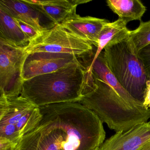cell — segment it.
<instances>
[{"label": "cell", "instance_id": "cell-4", "mask_svg": "<svg viewBox=\"0 0 150 150\" xmlns=\"http://www.w3.org/2000/svg\"><path fill=\"white\" fill-rule=\"evenodd\" d=\"M103 50L110 71L132 96L143 103L146 84L149 79L129 36L108 44Z\"/></svg>", "mask_w": 150, "mask_h": 150}, {"label": "cell", "instance_id": "cell-7", "mask_svg": "<svg viewBox=\"0 0 150 150\" xmlns=\"http://www.w3.org/2000/svg\"><path fill=\"white\" fill-rule=\"evenodd\" d=\"M79 61L77 57L67 53L37 52L28 54L23 64V80L53 72Z\"/></svg>", "mask_w": 150, "mask_h": 150}, {"label": "cell", "instance_id": "cell-9", "mask_svg": "<svg viewBox=\"0 0 150 150\" xmlns=\"http://www.w3.org/2000/svg\"><path fill=\"white\" fill-rule=\"evenodd\" d=\"M150 140V121L119 131L104 141L99 150H139Z\"/></svg>", "mask_w": 150, "mask_h": 150}, {"label": "cell", "instance_id": "cell-10", "mask_svg": "<svg viewBox=\"0 0 150 150\" xmlns=\"http://www.w3.org/2000/svg\"><path fill=\"white\" fill-rule=\"evenodd\" d=\"M41 14L60 25L74 14L79 5L90 2V0H23Z\"/></svg>", "mask_w": 150, "mask_h": 150}, {"label": "cell", "instance_id": "cell-8", "mask_svg": "<svg viewBox=\"0 0 150 150\" xmlns=\"http://www.w3.org/2000/svg\"><path fill=\"white\" fill-rule=\"evenodd\" d=\"M34 105L21 96L8 99L0 95V137L12 141L19 139L16 133V124Z\"/></svg>", "mask_w": 150, "mask_h": 150}, {"label": "cell", "instance_id": "cell-2", "mask_svg": "<svg viewBox=\"0 0 150 150\" xmlns=\"http://www.w3.org/2000/svg\"><path fill=\"white\" fill-rule=\"evenodd\" d=\"M87 70L79 103L93 111L111 129L125 131L150 118V108L133 105L111 86Z\"/></svg>", "mask_w": 150, "mask_h": 150}, {"label": "cell", "instance_id": "cell-20", "mask_svg": "<svg viewBox=\"0 0 150 150\" xmlns=\"http://www.w3.org/2000/svg\"><path fill=\"white\" fill-rule=\"evenodd\" d=\"M17 145L6 138L0 137V150H16Z\"/></svg>", "mask_w": 150, "mask_h": 150}, {"label": "cell", "instance_id": "cell-15", "mask_svg": "<svg viewBox=\"0 0 150 150\" xmlns=\"http://www.w3.org/2000/svg\"><path fill=\"white\" fill-rule=\"evenodd\" d=\"M107 6L126 23L133 21H141L146 8L139 0H108Z\"/></svg>", "mask_w": 150, "mask_h": 150}, {"label": "cell", "instance_id": "cell-17", "mask_svg": "<svg viewBox=\"0 0 150 150\" xmlns=\"http://www.w3.org/2000/svg\"><path fill=\"white\" fill-rule=\"evenodd\" d=\"M129 37L133 44L136 52L150 44V20L140 21L138 28L130 31Z\"/></svg>", "mask_w": 150, "mask_h": 150}, {"label": "cell", "instance_id": "cell-11", "mask_svg": "<svg viewBox=\"0 0 150 150\" xmlns=\"http://www.w3.org/2000/svg\"><path fill=\"white\" fill-rule=\"evenodd\" d=\"M109 22L106 19L90 16L82 17L75 13L60 25L97 48L100 33L103 27Z\"/></svg>", "mask_w": 150, "mask_h": 150}, {"label": "cell", "instance_id": "cell-13", "mask_svg": "<svg viewBox=\"0 0 150 150\" xmlns=\"http://www.w3.org/2000/svg\"><path fill=\"white\" fill-rule=\"evenodd\" d=\"M0 39L21 47H26L29 41L14 19L0 8Z\"/></svg>", "mask_w": 150, "mask_h": 150}, {"label": "cell", "instance_id": "cell-5", "mask_svg": "<svg viewBox=\"0 0 150 150\" xmlns=\"http://www.w3.org/2000/svg\"><path fill=\"white\" fill-rule=\"evenodd\" d=\"M27 55L37 52L67 53L79 59L94 56L93 46L69 32L61 25H54L41 31L25 47Z\"/></svg>", "mask_w": 150, "mask_h": 150}, {"label": "cell", "instance_id": "cell-16", "mask_svg": "<svg viewBox=\"0 0 150 150\" xmlns=\"http://www.w3.org/2000/svg\"><path fill=\"white\" fill-rule=\"evenodd\" d=\"M42 119L41 109L35 105L23 115L16 126L20 142L25 135L37 127Z\"/></svg>", "mask_w": 150, "mask_h": 150}, {"label": "cell", "instance_id": "cell-12", "mask_svg": "<svg viewBox=\"0 0 150 150\" xmlns=\"http://www.w3.org/2000/svg\"><path fill=\"white\" fill-rule=\"evenodd\" d=\"M0 8L14 19L24 22L38 32L47 29L41 24L40 13L23 0H1Z\"/></svg>", "mask_w": 150, "mask_h": 150}, {"label": "cell", "instance_id": "cell-1", "mask_svg": "<svg viewBox=\"0 0 150 150\" xmlns=\"http://www.w3.org/2000/svg\"><path fill=\"white\" fill-rule=\"evenodd\" d=\"M42 119L16 150H99L106 137L102 121L79 103L40 107Z\"/></svg>", "mask_w": 150, "mask_h": 150}, {"label": "cell", "instance_id": "cell-19", "mask_svg": "<svg viewBox=\"0 0 150 150\" xmlns=\"http://www.w3.org/2000/svg\"><path fill=\"white\" fill-rule=\"evenodd\" d=\"M14 19L19 27L21 28L23 32L28 37L29 42L36 38L40 34V32H38L33 27L25 23L24 22L17 19Z\"/></svg>", "mask_w": 150, "mask_h": 150}, {"label": "cell", "instance_id": "cell-14", "mask_svg": "<svg viewBox=\"0 0 150 150\" xmlns=\"http://www.w3.org/2000/svg\"><path fill=\"white\" fill-rule=\"evenodd\" d=\"M127 24L124 21L118 18L117 21L108 23L103 27L99 35L98 46L92 60L96 59L107 45L129 36L130 30L127 28Z\"/></svg>", "mask_w": 150, "mask_h": 150}, {"label": "cell", "instance_id": "cell-22", "mask_svg": "<svg viewBox=\"0 0 150 150\" xmlns=\"http://www.w3.org/2000/svg\"><path fill=\"white\" fill-rule=\"evenodd\" d=\"M139 150H150V140L145 144L143 147H141Z\"/></svg>", "mask_w": 150, "mask_h": 150}, {"label": "cell", "instance_id": "cell-21", "mask_svg": "<svg viewBox=\"0 0 150 150\" xmlns=\"http://www.w3.org/2000/svg\"><path fill=\"white\" fill-rule=\"evenodd\" d=\"M143 104L147 108H150V79L147 81L145 91Z\"/></svg>", "mask_w": 150, "mask_h": 150}, {"label": "cell", "instance_id": "cell-3", "mask_svg": "<svg viewBox=\"0 0 150 150\" xmlns=\"http://www.w3.org/2000/svg\"><path fill=\"white\" fill-rule=\"evenodd\" d=\"M87 74L79 60L53 72L24 81L21 96L38 107L79 103L83 97Z\"/></svg>", "mask_w": 150, "mask_h": 150}, {"label": "cell", "instance_id": "cell-18", "mask_svg": "<svg viewBox=\"0 0 150 150\" xmlns=\"http://www.w3.org/2000/svg\"><path fill=\"white\" fill-rule=\"evenodd\" d=\"M137 55L144 64L147 77L150 79V44L139 51Z\"/></svg>", "mask_w": 150, "mask_h": 150}, {"label": "cell", "instance_id": "cell-6", "mask_svg": "<svg viewBox=\"0 0 150 150\" xmlns=\"http://www.w3.org/2000/svg\"><path fill=\"white\" fill-rule=\"evenodd\" d=\"M27 56L25 47L0 39V95L8 99L21 96L23 68Z\"/></svg>", "mask_w": 150, "mask_h": 150}]
</instances>
